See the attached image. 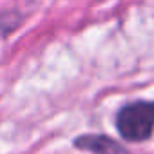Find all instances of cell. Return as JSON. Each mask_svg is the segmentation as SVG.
<instances>
[{"label": "cell", "mask_w": 154, "mask_h": 154, "mask_svg": "<svg viewBox=\"0 0 154 154\" xmlns=\"http://www.w3.org/2000/svg\"><path fill=\"white\" fill-rule=\"evenodd\" d=\"M116 127L127 141H145L154 131V102H134L120 109Z\"/></svg>", "instance_id": "obj_1"}, {"label": "cell", "mask_w": 154, "mask_h": 154, "mask_svg": "<svg viewBox=\"0 0 154 154\" xmlns=\"http://www.w3.org/2000/svg\"><path fill=\"white\" fill-rule=\"evenodd\" d=\"M74 147L89 150L94 154H125V149L120 147L114 140L102 134H85L74 140Z\"/></svg>", "instance_id": "obj_2"}]
</instances>
